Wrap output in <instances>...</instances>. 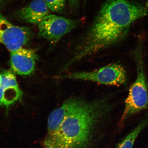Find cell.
I'll list each match as a JSON object with an SVG mask.
<instances>
[{
    "mask_svg": "<svg viewBox=\"0 0 148 148\" xmlns=\"http://www.w3.org/2000/svg\"><path fill=\"white\" fill-rule=\"evenodd\" d=\"M36 58L34 52L22 47L11 52L10 62L11 68L18 75H30L35 69Z\"/></svg>",
    "mask_w": 148,
    "mask_h": 148,
    "instance_id": "ba28073f",
    "label": "cell"
},
{
    "mask_svg": "<svg viewBox=\"0 0 148 148\" xmlns=\"http://www.w3.org/2000/svg\"><path fill=\"white\" fill-rule=\"evenodd\" d=\"M148 14V8L129 0H107L92 26L81 36L75 49L86 58L123 39L136 20Z\"/></svg>",
    "mask_w": 148,
    "mask_h": 148,
    "instance_id": "7a4b0ae2",
    "label": "cell"
},
{
    "mask_svg": "<svg viewBox=\"0 0 148 148\" xmlns=\"http://www.w3.org/2000/svg\"><path fill=\"white\" fill-rule=\"evenodd\" d=\"M79 25L77 20L49 14L39 24V34L51 43L54 44Z\"/></svg>",
    "mask_w": 148,
    "mask_h": 148,
    "instance_id": "5b68a950",
    "label": "cell"
},
{
    "mask_svg": "<svg viewBox=\"0 0 148 148\" xmlns=\"http://www.w3.org/2000/svg\"><path fill=\"white\" fill-rule=\"evenodd\" d=\"M67 114L56 130L47 134L44 148H92L112 108L106 99L66 100Z\"/></svg>",
    "mask_w": 148,
    "mask_h": 148,
    "instance_id": "6da1fadb",
    "label": "cell"
},
{
    "mask_svg": "<svg viewBox=\"0 0 148 148\" xmlns=\"http://www.w3.org/2000/svg\"><path fill=\"white\" fill-rule=\"evenodd\" d=\"M23 92L15 76L11 72L0 73V107L7 110L22 99Z\"/></svg>",
    "mask_w": 148,
    "mask_h": 148,
    "instance_id": "52a82bcc",
    "label": "cell"
},
{
    "mask_svg": "<svg viewBox=\"0 0 148 148\" xmlns=\"http://www.w3.org/2000/svg\"><path fill=\"white\" fill-rule=\"evenodd\" d=\"M142 42H138L134 52L137 75L125 101L124 111L121 119L122 122L140 111L148 109V84L144 69Z\"/></svg>",
    "mask_w": 148,
    "mask_h": 148,
    "instance_id": "3957f363",
    "label": "cell"
},
{
    "mask_svg": "<svg viewBox=\"0 0 148 148\" xmlns=\"http://www.w3.org/2000/svg\"><path fill=\"white\" fill-rule=\"evenodd\" d=\"M49 10L44 0H34L20 10L18 16L27 23L38 25L49 15Z\"/></svg>",
    "mask_w": 148,
    "mask_h": 148,
    "instance_id": "9c48e42d",
    "label": "cell"
},
{
    "mask_svg": "<svg viewBox=\"0 0 148 148\" xmlns=\"http://www.w3.org/2000/svg\"><path fill=\"white\" fill-rule=\"evenodd\" d=\"M30 29L16 26L0 13V42L10 52L23 47L31 36Z\"/></svg>",
    "mask_w": 148,
    "mask_h": 148,
    "instance_id": "8992f818",
    "label": "cell"
},
{
    "mask_svg": "<svg viewBox=\"0 0 148 148\" xmlns=\"http://www.w3.org/2000/svg\"><path fill=\"white\" fill-rule=\"evenodd\" d=\"M49 10L56 12H62L65 5L66 0H44Z\"/></svg>",
    "mask_w": 148,
    "mask_h": 148,
    "instance_id": "8fae6325",
    "label": "cell"
},
{
    "mask_svg": "<svg viewBox=\"0 0 148 148\" xmlns=\"http://www.w3.org/2000/svg\"><path fill=\"white\" fill-rule=\"evenodd\" d=\"M63 79L92 81L100 84L120 86L127 82L124 68L119 64H112L90 72H73L61 77Z\"/></svg>",
    "mask_w": 148,
    "mask_h": 148,
    "instance_id": "277c9868",
    "label": "cell"
},
{
    "mask_svg": "<svg viewBox=\"0 0 148 148\" xmlns=\"http://www.w3.org/2000/svg\"><path fill=\"white\" fill-rule=\"evenodd\" d=\"M148 126V116L142 120L131 132L118 144L116 148H132L139 134Z\"/></svg>",
    "mask_w": 148,
    "mask_h": 148,
    "instance_id": "30bf717a",
    "label": "cell"
},
{
    "mask_svg": "<svg viewBox=\"0 0 148 148\" xmlns=\"http://www.w3.org/2000/svg\"><path fill=\"white\" fill-rule=\"evenodd\" d=\"M77 0H68L69 3L71 5H75L77 3Z\"/></svg>",
    "mask_w": 148,
    "mask_h": 148,
    "instance_id": "7c38bea8",
    "label": "cell"
}]
</instances>
